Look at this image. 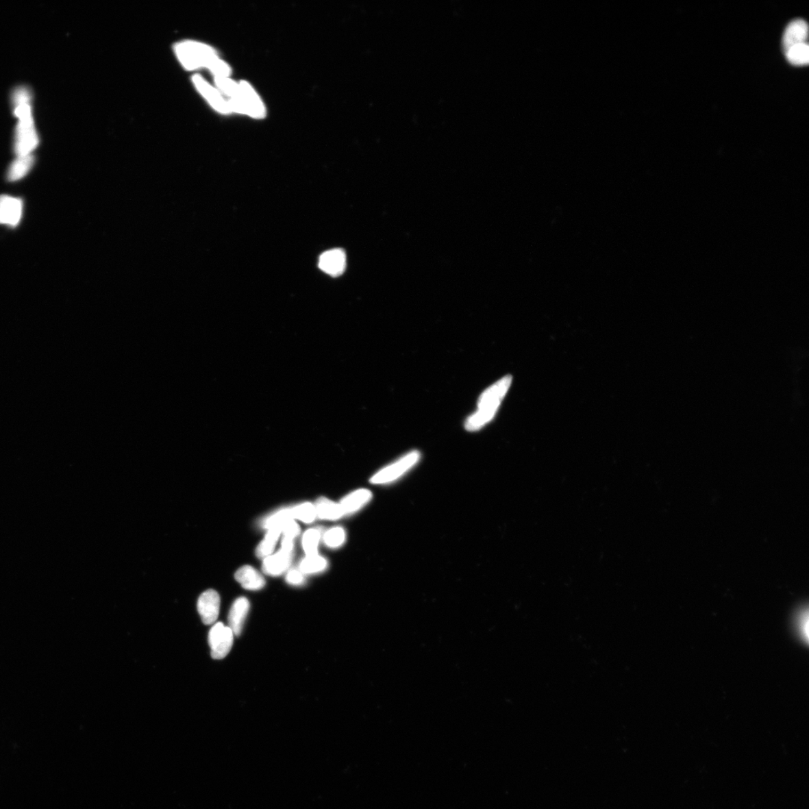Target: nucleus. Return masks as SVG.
Segmentation results:
<instances>
[{"mask_svg":"<svg viewBox=\"0 0 809 809\" xmlns=\"http://www.w3.org/2000/svg\"><path fill=\"white\" fill-rule=\"evenodd\" d=\"M30 99V92L26 87H18L14 92L15 114L20 119L14 145V151L18 157L30 155L38 144L34 120L31 116Z\"/></svg>","mask_w":809,"mask_h":809,"instance_id":"1","label":"nucleus"},{"mask_svg":"<svg viewBox=\"0 0 809 809\" xmlns=\"http://www.w3.org/2000/svg\"><path fill=\"white\" fill-rule=\"evenodd\" d=\"M175 52L182 65L189 70L207 67L216 77H227L230 74L229 67L218 58L210 47L186 42L176 46Z\"/></svg>","mask_w":809,"mask_h":809,"instance_id":"2","label":"nucleus"},{"mask_svg":"<svg viewBox=\"0 0 809 809\" xmlns=\"http://www.w3.org/2000/svg\"><path fill=\"white\" fill-rule=\"evenodd\" d=\"M511 382L510 376H506L484 392L478 400L477 412L470 416L466 422L464 426L467 430H478L493 418Z\"/></svg>","mask_w":809,"mask_h":809,"instance_id":"3","label":"nucleus"},{"mask_svg":"<svg viewBox=\"0 0 809 809\" xmlns=\"http://www.w3.org/2000/svg\"><path fill=\"white\" fill-rule=\"evenodd\" d=\"M238 86V94L229 102L231 110L247 114L256 118L263 117L265 115V109L252 87L244 82Z\"/></svg>","mask_w":809,"mask_h":809,"instance_id":"4","label":"nucleus"},{"mask_svg":"<svg viewBox=\"0 0 809 809\" xmlns=\"http://www.w3.org/2000/svg\"><path fill=\"white\" fill-rule=\"evenodd\" d=\"M421 458V453L414 451L406 454L403 458L390 466L382 469L371 479L373 484H387L395 482L410 471Z\"/></svg>","mask_w":809,"mask_h":809,"instance_id":"5","label":"nucleus"},{"mask_svg":"<svg viewBox=\"0 0 809 809\" xmlns=\"http://www.w3.org/2000/svg\"><path fill=\"white\" fill-rule=\"evenodd\" d=\"M234 634L229 627L221 622L216 623L208 634V644L214 660H222L229 654L234 645Z\"/></svg>","mask_w":809,"mask_h":809,"instance_id":"6","label":"nucleus"},{"mask_svg":"<svg viewBox=\"0 0 809 809\" xmlns=\"http://www.w3.org/2000/svg\"><path fill=\"white\" fill-rule=\"evenodd\" d=\"M23 210V200L18 197L0 195V224L16 227L20 223Z\"/></svg>","mask_w":809,"mask_h":809,"instance_id":"7","label":"nucleus"},{"mask_svg":"<svg viewBox=\"0 0 809 809\" xmlns=\"http://www.w3.org/2000/svg\"><path fill=\"white\" fill-rule=\"evenodd\" d=\"M221 606V597L219 593L210 589L203 592L199 597L197 603L198 612L203 622L206 625H211L218 620Z\"/></svg>","mask_w":809,"mask_h":809,"instance_id":"8","label":"nucleus"},{"mask_svg":"<svg viewBox=\"0 0 809 809\" xmlns=\"http://www.w3.org/2000/svg\"><path fill=\"white\" fill-rule=\"evenodd\" d=\"M319 267L331 276L341 275L347 268L346 253L342 249H333L323 253L320 256Z\"/></svg>","mask_w":809,"mask_h":809,"instance_id":"9","label":"nucleus"},{"mask_svg":"<svg viewBox=\"0 0 809 809\" xmlns=\"http://www.w3.org/2000/svg\"><path fill=\"white\" fill-rule=\"evenodd\" d=\"M293 552L280 549L263 560L262 571L266 575L278 576L285 573L291 565Z\"/></svg>","mask_w":809,"mask_h":809,"instance_id":"10","label":"nucleus"},{"mask_svg":"<svg viewBox=\"0 0 809 809\" xmlns=\"http://www.w3.org/2000/svg\"><path fill=\"white\" fill-rule=\"evenodd\" d=\"M808 32V24L805 21L796 19L791 22L784 31L782 38L784 52L793 46L806 43Z\"/></svg>","mask_w":809,"mask_h":809,"instance_id":"11","label":"nucleus"},{"mask_svg":"<svg viewBox=\"0 0 809 809\" xmlns=\"http://www.w3.org/2000/svg\"><path fill=\"white\" fill-rule=\"evenodd\" d=\"M250 607V602L246 597L238 598L231 607L228 616L229 627L236 636H239L242 634Z\"/></svg>","mask_w":809,"mask_h":809,"instance_id":"12","label":"nucleus"},{"mask_svg":"<svg viewBox=\"0 0 809 809\" xmlns=\"http://www.w3.org/2000/svg\"><path fill=\"white\" fill-rule=\"evenodd\" d=\"M195 85L204 97L212 103V105L223 114L229 113L231 108L229 102L224 100L220 93L208 84L199 75L193 77Z\"/></svg>","mask_w":809,"mask_h":809,"instance_id":"13","label":"nucleus"},{"mask_svg":"<svg viewBox=\"0 0 809 809\" xmlns=\"http://www.w3.org/2000/svg\"><path fill=\"white\" fill-rule=\"evenodd\" d=\"M235 579L246 590H259L266 586V580L262 575L249 565L239 568L235 574Z\"/></svg>","mask_w":809,"mask_h":809,"instance_id":"14","label":"nucleus"},{"mask_svg":"<svg viewBox=\"0 0 809 809\" xmlns=\"http://www.w3.org/2000/svg\"><path fill=\"white\" fill-rule=\"evenodd\" d=\"M372 493L366 488L352 492L344 497L340 502L344 515L353 514L372 499Z\"/></svg>","mask_w":809,"mask_h":809,"instance_id":"15","label":"nucleus"},{"mask_svg":"<svg viewBox=\"0 0 809 809\" xmlns=\"http://www.w3.org/2000/svg\"><path fill=\"white\" fill-rule=\"evenodd\" d=\"M315 508L317 516L325 520H338L344 516L340 503H336L326 498L317 500Z\"/></svg>","mask_w":809,"mask_h":809,"instance_id":"16","label":"nucleus"},{"mask_svg":"<svg viewBox=\"0 0 809 809\" xmlns=\"http://www.w3.org/2000/svg\"><path fill=\"white\" fill-rule=\"evenodd\" d=\"M34 164V157L32 155L18 157L7 172V179L15 182L23 179L29 172Z\"/></svg>","mask_w":809,"mask_h":809,"instance_id":"17","label":"nucleus"},{"mask_svg":"<svg viewBox=\"0 0 809 809\" xmlns=\"http://www.w3.org/2000/svg\"><path fill=\"white\" fill-rule=\"evenodd\" d=\"M282 530L279 527L270 528L265 538L259 544L256 550V556L266 558L273 553Z\"/></svg>","mask_w":809,"mask_h":809,"instance_id":"18","label":"nucleus"},{"mask_svg":"<svg viewBox=\"0 0 809 809\" xmlns=\"http://www.w3.org/2000/svg\"><path fill=\"white\" fill-rule=\"evenodd\" d=\"M784 53L792 65L805 66L808 63L809 48L807 43L793 46Z\"/></svg>","mask_w":809,"mask_h":809,"instance_id":"19","label":"nucleus"},{"mask_svg":"<svg viewBox=\"0 0 809 809\" xmlns=\"http://www.w3.org/2000/svg\"><path fill=\"white\" fill-rule=\"evenodd\" d=\"M327 560L318 554L307 556L302 560L300 564V571L304 574H314L323 572L327 567Z\"/></svg>","mask_w":809,"mask_h":809,"instance_id":"20","label":"nucleus"},{"mask_svg":"<svg viewBox=\"0 0 809 809\" xmlns=\"http://www.w3.org/2000/svg\"><path fill=\"white\" fill-rule=\"evenodd\" d=\"M293 519H299L304 523L314 522L317 516L314 504L303 503L291 508Z\"/></svg>","mask_w":809,"mask_h":809,"instance_id":"21","label":"nucleus"},{"mask_svg":"<svg viewBox=\"0 0 809 809\" xmlns=\"http://www.w3.org/2000/svg\"><path fill=\"white\" fill-rule=\"evenodd\" d=\"M320 538L321 534L317 530H309L303 534L302 546L307 556L317 554Z\"/></svg>","mask_w":809,"mask_h":809,"instance_id":"22","label":"nucleus"},{"mask_svg":"<svg viewBox=\"0 0 809 809\" xmlns=\"http://www.w3.org/2000/svg\"><path fill=\"white\" fill-rule=\"evenodd\" d=\"M294 519L292 515L291 508L282 509L275 512L274 514L269 516L263 522L264 527L270 530V528L282 527L287 521Z\"/></svg>","mask_w":809,"mask_h":809,"instance_id":"23","label":"nucleus"},{"mask_svg":"<svg viewBox=\"0 0 809 809\" xmlns=\"http://www.w3.org/2000/svg\"><path fill=\"white\" fill-rule=\"evenodd\" d=\"M323 539L327 547L338 548L345 542L346 533L340 527H333L325 534Z\"/></svg>","mask_w":809,"mask_h":809,"instance_id":"24","label":"nucleus"},{"mask_svg":"<svg viewBox=\"0 0 809 809\" xmlns=\"http://www.w3.org/2000/svg\"><path fill=\"white\" fill-rule=\"evenodd\" d=\"M280 530L284 533L285 538L294 540L300 534L299 525L296 523L294 519L287 521L282 527Z\"/></svg>","mask_w":809,"mask_h":809,"instance_id":"25","label":"nucleus"},{"mask_svg":"<svg viewBox=\"0 0 809 809\" xmlns=\"http://www.w3.org/2000/svg\"><path fill=\"white\" fill-rule=\"evenodd\" d=\"M304 575L299 570H291L288 572L286 576V580L288 584L294 586H300L306 582Z\"/></svg>","mask_w":809,"mask_h":809,"instance_id":"26","label":"nucleus"},{"mask_svg":"<svg viewBox=\"0 0 809 809\" xmlns=\"http://www.w3.org/2000/svg\"><path fill=\"white\" fill-rule=\"evenodd\" d=\"M282 545V549L293 552L294 543L293 539L285 538V536H284Z\"/></svg>","mask_w":809,"mask_h":809,"instance_id":"27","label":"nucleus"}]
</instances>
